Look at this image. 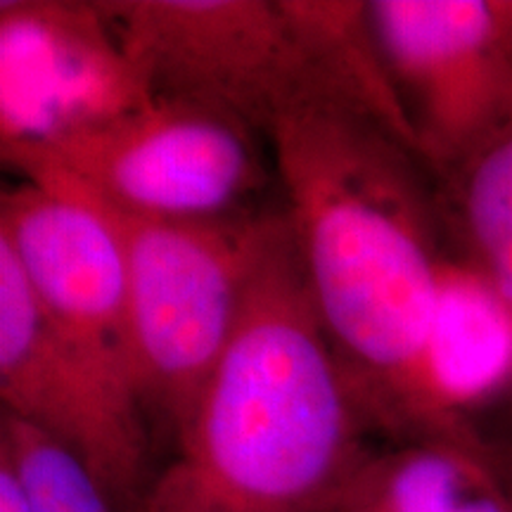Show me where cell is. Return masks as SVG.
I'll list each match as a JSON object with an SVG mask.
<instances>
[{"mask_svg": "<svg viewBox=\"0 0 512 512\" xmlns=\"http://www.w3.org/2000/svg\"><path fill=\"white\" fill-rule=\"evenodd\" d=\"M254 133L211 107L152 95L117 119L5 162L57 171L140 214L219 219L238 214L261 183Z\"/></svg>", "mask_w": 512, "mask_h": 512, "instance_id": "obj_5", "label": "cell"}, {"mask_svg": "<svg viewBox=\"0 0 512 512\" xmlns=\"http://www.w3.org/2000/svg\"><path fill=\"white\" fill-rule=\"evenodd\" d=\"M306 290L377 432L396 444L479 448L441 418L427 375L439 252L415 157L373 119L299 107L266 133Z\"/></svg>", "mask_w": 512, "mask_h": 512, "instance_id": "obj_1", "label": "cell"}, {"mask_svg": "<svg viewBox=\"0 0 512 512\" xmlns=\"http://www.w3.org/2000/svg\"><path fill=\"white\" fill-rule=\"evenodd\" d=\"M72 183L98 204L124 249L140 396L150 422L176 439L238 328L283 214L169 219L117 207Z\"/></svg>", "mask_w": 512, "mask_h": 512, "instance_id": "obj_3", "label": "cell"}, {"mask_svg": "<svg viewBox=\"0 0 512 512\" xmlns=\"http://www.w3.org/2000/svg\"><path fill=\"white\" fill-rule=\"evenodd\" d=\"M377 427L306 290L285 216L240 323L136 512H344Z\"/></svg>", "mask_w": 512, "mask_h": 512, "instance_id": "obj_2", "label": "cell"}, {"mask_svg": "<svg viewBox=\"0 0 512 512\" xmlns=\"http://www.w3.org/2000/svg\"><path fill=\"white\" fill-rule=\"evenodd\" d=\"M427 375L441 418L463 434H477L470 413L512 384V304L470 259L441 264Z\"/></svg>", "mask_w": 512, "mask_h": 512, "instance_id": "obj_10", "label": "cell"}, {"mask_svg": "<svg viewBox=\"0 0 512 512\" xmlns=\"http://www.w3.org/2000/svg\"><path fill=\"white\" fill-rule=\"evenodd\" d=\"M498 470H501L505 494H508V508L512 512V448H498Z\"/></svg>", "mask_w": 512, "mask_h": 512, "instance_id": "obj_15", "label": "cell"}, {"mask_svg": "<svg viewBox=\"0 0 512 512\" xmlns=\"http://www.w3.org/2000/svg\"><path fill=\"white\" fill-rule=\"evenodd\" d=\"M0 512H31L22 489L5 467H0Z\"/></svg>", "mask_w": 512, "mask_h": 512, "instance_id": "obj_14", "label": "cell"}, {"mask_svg": "<svg viewBox=\"0 0 512 512\" xmlns=\"http://www.w3.org/2000/svg\"><path fill=\"white\" fill-rule=\"evenodd\" d=\"M344 512H510L498 448L399 444L375 453Z\"/></svg>", "mask_w": 512, "mask_h": 512, "instance_id": "obj_11", "label": "cell"}, {"mask_svg": "<svg viewBox=\"0 0 512 512\" xmlns=\"http://www.w3.org/2000/svg\"><path fill=\"white\" fill-rule=\"evenodd\" d=\"M0 467L15 477L31 512H121L79 456L3 411Z\"/></svg>", "mask_w": 512, "mask_h": 512, "instance_id": "obj_13", "label": "cell"}, {"mask_svg": "<svg viewBox=\"0 0 512 512\" xmlns=\"http://www.w3.org/2000/svg\"><path fill=\"white\" fill-rule=\"evenodd\" d=\"M422 162L456 171L512 121V0H373Z\"/></svg>", "mask_w": 512, "mask_h": 512, "instance_id": "obj_7", "label": "cell"}, {"mask_svg": "<svg viewBox=\"0 0 512 512\" xmlns=\"http://www.w3.org/2000/svg\"><path fill=\"white\" fill-rule=\"evenodd\" d=\"M150 98L100 0L0 3L3 159L105 124Z\"/></svg>", "mask_w": 512, "mask_h": 512, "instance_id": "obj_8", "label": "cell"}, {"mask_svg": "<svg viewBox=\"0 0 512 512\" xmlns=\"http://www.w3.org/2000/svg\"><path fill=\"white\" fill-rule=\"evenodd\" d=\"M448 181L470 261L512 304V121Z\"/></svg>", "mask_w": 512, "mask_h": 512, "instance_id": "obj_12", "label": "cell"}, {"mask_svg": "<svg viewBox=\"0 0 512 512\" xmlns=\"http://www.w3.org/2000/svg\"><path fill=\"white\" fill-rule=\"evenodd\" d=\"M100 5L152 95L197 102L264 133L299 107L337 105L292 0Z\"/></svg>", "mask_w": 512, "mask_h": 512, "instance_id": "obj_4", "label": "cell"}, {"mask_svg": "<svg viewBox=\"0 0 512 512\" xmlns=\"http://www.w3.org/2000/svg\"><path fill=\"white\" fill-rule=\"evenodd\" d=\"M0 399L81 458L121 512H136L155 472L140 394L64 332L0 245Z\"/></svg>", "mask_w": 512, "mask_h": 512, "instance_id": "obj_6", "label": "cell"}, {"mask_svg": "<svg viewBox=\"0 0 512 512\" xmlns=\"http://www.w3.org/2000/svg\"><path fill=\"white\" fill-rule=\"evenodd\" d=\"M19 174L22 183L0 197V245L48 316L140 394L126 259L112 223L55 171Z\"/></svg>", "mask_w": 512, "mask_h": 512, "instance_id": "obj_9", "label": "cell"}]
</instances>
